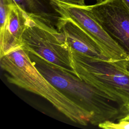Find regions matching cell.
<instances>
[{"label":"cell","instance_id":"cell-1","mask_svg":"<svg viewBox=\"0 0 129 129\" xmlns=\"http://www.w3.org/2000/svg\"><path fill=\"white\" fill-rule=\"evenodd\" d=\"M37 70L56 88L92 115L91 124L114 121L128 112V107L114 102L107 94L72 73L28 52Z\"/></svg>","mask_w":129,"mask_h":129},{"label":"cell","instance_id":"cell-2","mask_svg":"<svg viewBox=\"0 0 129 129\" xmlns=\"http://www.w3.org/2000/svg\"><path fill=\"white\" fill-rule=\"evenodd\" d=\"M8 82L45 98L71 121L83 125L91 123L92 115L56 88L37 70L29 53L19 48L0 58Z\"/></svg>","mask_w":129,"mask_h":129},{"label":"cell","instance_id":"cell-3","mask_svg":"<svg viewBox=\"0 0 129 129\" xmlns=\"http://www.w3.org/2000/svg\"><path fill=\"white\" fill-rule=\"evenodd\" d=\"M72 51L78 76L108 95L117 104L129 107V71L116 63L91 58Z\"/></svg>","mask_w":129,"mask_h":129},{"label":"cell","instance_id":"cell-4","mask_svg":"<svg viewBox=\"0 0 129 129\" xmlns=\"http://www.w3.org/2000/svg\"><path fill=\"white\" fill-rule=\"evenodd\" d=\"M22 48L78 76L71 49L64 34L56 28L30 18L22 36Z\"/></svg>","mask_w":129,"mask_h":129},{"label":"cell","instance_id":"cell-5","mask_svg":"<svg viewBox=\"0 0 129 129\" xmlns=\"http://www.w3.org/2000/svg\"><path fill=\"white\" fill-rule=\"evenodd\" d=\"M59 13L70 19L92 36L99 44L110 60L126 69L129 56L94 18L87 6L70 4L54 0Z\"/></svg>","mask_w":129,"mask_h":129},{"label":"cell","instance_id":"cell-6","mask_svg":"<svg viewBox=\"0 0 129 129\" xmlns=\"http://www.w3.org/2000/svg\"><path fill=\"white\" fill-rule=\"evenodd\" d=\"M92 15L129 56V10L122 0H98Z\"/></svg>","mask_w":129,"mask_h":129},{"label":"cell","instance_id":"cell-7","mask_svg":"<svg viewBox=\"0 0 129 129\" xmlns=\"http://www.w3.org/2000/svg\"><path fill=\"white\" fill-rule=\"evenodd\" d=\"M56 29L64 34L71 50L91 58L111 61L97 41L70 19L62 17Z\"/></svg>","mask_w":129,"mask_h":129},{"label":"cell","instance_id":"cell-8","mask_svg":"<svg viewBox=\"0 0 129 129\" xmlns=\"http://www.w3.org/2000/svg\"><path fill=\"white\" fill-rule=\"evenodd\" d=\"M30 18L15 3L4 29L0 30V58L22 47V36Z\"/></svg>","mask_w":129,"mask_h":129},{"label":"cell","instance_id":"cell-9","mask_svg":"<svg viewBox=\"0 0 129 129\" xmlns=\"http://www.w3.org/2000/svg\"><path fill=\"white\" fill-rule=\"evenodd\" d=\"M13 1L34 21L56 29L58 22L63 17L54 0Z\"/></svg>","mask_w":129,"mask_h":129},{"label":"cell","instance_id":"cell-10","mask_svg":"<svg viewBox=\"0 0 129 129\" xmlns=\"http://www.w3.org/2000/svg\"><path fill=\"white\" fill-rule=\"evenodd\" d=\"M15 3L13 0H0V30L4 29L10 10Z\"/></svg>","mask_w":129,"mask_h":129},{"label":"cell","instance_id":"cell-11","mask_svg":"<svg viewBox=\"0 0 129 129\" xmlns=\"http://www.w3.org/2000/svg\"><path fill=\"white\" fill-rule=\"evenodd\" d=\"M66 3L76 5H80V6H84L85 5V0H60Z\"/></svg>","mask_w":129,"mask_h":129},{"label":"cell","instance_id":"cell-12","mask_svg":"<svg viewBox=\"0 0 129 129\" xmlns=\"http://www.w3.org/2000/svg\"><path fill=\"white\" fill-rule=\"evenodd\" d=\"M122 120H123V126L124 128L126 129L129 128V110L128 113L123 117Z\"/></svg>","mask_w":129,"mask_h":129},{"label":"cell","instance_id":"cell-13","mask_svg":"<svg viewBox=\"0 0 129 129\" xmlns=\"http://www.w3.org/2000/svg\"><path fill=\"white\" fill-rule=\"evenodd\" d=\"M122 1L123 2L126 7L129 10V0H122Z\"/></svg>","mask_w":129,"mask_h":129},{"label":"cell","instance_id":"cell-14","mask_svg":"<svg viewBox=\"0 0 129 129\" xmlns=\"http://www.w3.org/2000/svg\"><path fill=\"white\" fill-rule=\"evenodd\" d=\"M126 69H127V70L129 71V61H128V63H127V67H126Z\"/></svg>","mask_w":129,"mask_h":129}]
</instances>
